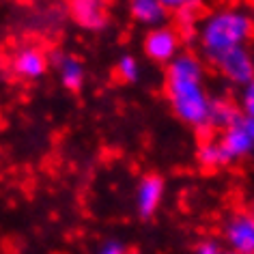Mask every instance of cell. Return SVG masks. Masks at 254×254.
<instances>
[{
    "label": "cell",
    "mask_w": 254,
    "mask_h": 254,
    "mask_svg": "<svg viewBox=\"0 0 254 254\" xmlns=\"http://www.w3.org/2000/svg\"><path fill=\"white\" fill-rule=\"evenodd\" d=\"M164 91L177 119L196 131H211L209 114H211V95L207 91L205 65L196 54L181 52L168 63L164 73Z\"/></svg>",
    "instance_id": "obj_1"
},
{
    "label": "cell",
    "mask_w": 254,
    "mask_h": 254,
    "mask_svg": "<svg viewBox=\"0 0 254 254\" xmlns=\"http://www.w3.org/2000/svg\"><path fill=\"white\" fill-rule=\"evenodd\" d=\"M252 20L241 9H220L198 22L196 39L205 59L215 65L235 48H244L252 35Z\"/></svg>",
    "instance_id": "obj_2"
},
{
    "label": "cell",
    "mask_w": 254,
    "mask_h": 254,
    "mask_svg": "<svg viewBox=\"0 0 254 254\" xmlns=\"http://www.w3.org/2000/svg\"><path fill=\"white\" fill-rule=\"evenodd\" d=\"M142 48L149 61L168 65L170 61H175L181 54V35L175 26H166V24L157 28H149Z\"/></svg>",
    "instance_id": "obj_3"
},
{
    "label": "cell",
    "mask_w": 254,
    "mask_h": 254,
    "mask_svg": "<svg viewBox=\"0 0 254 254\" xmlns=\"http://www.w3.org/2000/svg\"><path fill=\"white\" fill-rule=\"evenodd\" d=\"M220 149L224 153L226 164H233L246 157L248 153H252L254 149V131L250 129V125L244 121V117H239L233 125H228L226 129H222V136L218 138Z\"/></svg>",
    "instance_id": "obj_4"
},
{
    "label": "cell",
    "mask_w": 254,
    "mask_h": 254,
    "mask_svg": "<svg viewBox=\"0 0 254 254\" xmlns=\"http://www.w3.org/2000/svg\"><path fill=\"white\" fill-rule=\"evenodd\" d=\"M215 67L228 82H233L237 86H246L254 80V59L246 46L235 48L228 54H224L215 63Z\"/></svg>",
    "instance_id": "obj_5"
},
{
    "label": "cell",
    "mask_w": 254,
    "mask_h": 254,
    "mask_svg": "<svg viewBox=\"0 0 254 254\" xmlns=\"http://www.w3.org/2000/svg\"><path fill=\"white\" fill-rule=\"evenodd\" d=\"M224 239L233 254H254V213H235L224 226Z\"/></svg>",
    "instance_id": "obj_6"
},
{
    "label": "cell",
    "mask_w": 254,
    "mask_h": 254,
    "mask_svg": "<svg viewBox=\"0 0 254 254\" xmlns=\"http://www.w3.org/2000/svg\"><path fill=\"white\" fill-rule=\"evenodd\" d=\"M48 67H50V59L37 46L20 48L11 59V71L22 80H39L48 73Z\"/></svg>",
    "instance_id": "obj_7"
},
{
    "label": "cell",
    "mask_w": 254,
    "mask_h": 254,
    "mask_svg": "<svg viewBox=\"0 0 254 254\" xmlns=\"http://www.w3.org/2000/svg\"><path fill=\"white\" fill-rule=\"evenodd\" d=\"M71 20L84 30H101L108 24L106 0H67Z\"/></svg>",
    "instance_id": "obj_8"
},
{
    "label": "cell",
    "mask_w": 254,
    "mask_h": 254,
    "mask_svg": "<svg viewBox=\"0 0 254 254\" xmlns=\"http://www.w3.org/2000/svg\"><path fill=\"white\" fill-rule=\"evenodd\" d=\"M164 198V179L157 175H144L136 188V209L140 218H151Z\"/></svg>",
    "instance_id": "obj_9"
},
{
    "label": "cell",
    "mask_w": 254,
    "mask_h": 254,
    "mask_svg": "<svg viewBox=\"0 0 254 254\" xmlns=\"http://www.w3.org/2000/svg\"><path fill=\"white\" fill-rule=\"evenodd\" d=\"M52 67L56 69V75H59L61 84L67 91H80L82 84H84L86 69H84V63L78 56L56 52L52 54Z\"/></svg>",
    "instance_id": "obj_10"
},
{
    "label": "cell",
    "mask_w": 254,
    "mask_h": 254,
    "mask_svg": "<svg viewBox=\"0 0 254 254\" xmlns=\"http://www.w3.org/2000/svg\"><path fill=\"white\" fill-rule=\"evenodd\" d=\"M129 13L138 24L147 28L164 26L168 17V11L162 7L160 0H129Z\"/></svg>",
    "instance_id": "obj_11"
},
{
    "label": "cell",
    "mask_w": 254,
    "mask_h": 254,
    "mask_svg": "<svg viewBox=\"0 0 254 254\" xmlns=\"http://www.w3.org/2000/svg\"><path fill=\"white\" fill-rule=\"evenodd\" d=\"M241 117L239 106L233 104L226 97H213L211 99V114H209V127L211 129H226L228 125H233L235 121Z\"/></svg>",
    "instance_id": "obj_12"
},
{
    "label": "cell",
    "mask_w": 254,
    "mask_h": 254,
    "mask_svg": "<svg viewBox=\"0 0 254 254\" xmlns=\"http://www.w3.org/2000/svg\"><path fill=\"white\" fill-rule=\"evenodd\" d=\"M196 160L202 168H220V166H226V160H224V153L220 149V142L218 138H209V140H202L198 144V151H196Z\"/></svg>",
    "instance_id": "obj_13"
},
{
    "label": "cell",
    "mask_w": 254,
    "mask_h": 254,
    "mask_svg": "<svg viewBox=\"0 0 254 254\" xmlns=\"http://www.w3.org/2000/svg\"><path fill=\"white\" fill-rule=\"evenodd\" d=\"M117 75L123 82H127V84L138 82V78H140V63H138L136 56H131V54L121 56L117 61Z\"/></svg>",
    "instance_id": "obj_14"
},
{
    "label": "cell",
    "mask_w": 254,
    "mask_h": 254,
    "mask_svg": "<svg viewBox=\"0 0 254 254\" xmlns=\"http://www.w3.org/2000/svg\"><path fill=\"white\" fill-rule=\"evenodd\" d=\"M175 22L183 33H196V28H198V4H196V7H188V9L177 11Z\"/></svg>",
    "instance_id": "obj_15"
},
{
    "label": "cell",
    "mask_w": 254,
    "mask_h": 254,
    "mask_svg": "<svg viewBox=\"0 0 254 254\" xmlns=\"http://www.w3.org/2000/svg\"><path fill=\"white\" fill-rule=\"evenodd\" d=\"M239 112L244 121L248 125H250V129L254 131V80L250 84L244 86V91H241V106H239Z\"/></svg>",
    "instance_id": "obj_16"
},
{
    "label": "cell",
    "mask_w": 254,
    "mask_h": 254,
    "mask_svg": "<svg viewBox=\"0 0 254 254\" xmlns=\"http://www.w3.org/2000/svg\"><path fill=\"white\" fill-rule=\"evenodd\" d=\"M162 7L166 11H181V9H188V7H196L198 4V0H160Z\"/></svg>",
    "instance_id": "obj_17"
},
{
    "label": "cell",
    "mask_w": 254,
    "mask_h": 254,
    "mask_svg": "<svg viewBox=\"0 0 254 254\" xmlns=\"http://www.w3.org/2000/svg\"><path fill=\"white\" fill-rule=\"evenodd\" d=\"M198 254H222V252H220V248L215 244H202L198 248Z\"/></svg>",
    "instance_id": "obj_18"
},
{
    "label": "cell",
    "mask_w": 254,
    "mask_h": 254,
    "mask_svg": "<svg viewBox=\"0 0 254 254\" xmlns=\"http://www.w3.org/2000/svg\"><path fill=\"white\" fill-rule=\"evenodd\" d=\"M101 254H127V250L123 246H119V244H110V246H106V250Z\"/></svg>",
    "instance_id": "obj_19"
},
{
    "label": "cell",
    "mask_w": 254,
    "mask_h": 254,
    "mask_svg": "<svg viewBox=\"0 0 254 254\" xmlns=\"http://www.w3.org/2000/svg\"><path fill=\"white\" fill-rule=\"evenodd\" d=\"M231 254H233V252H231Z\"/></svg>",
    "instance_id": "obj_20"
}]
</instances>
